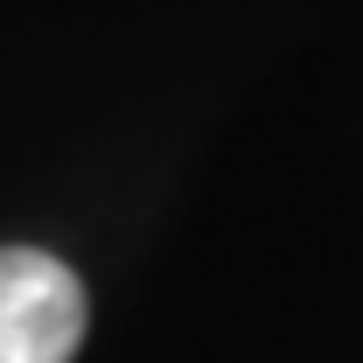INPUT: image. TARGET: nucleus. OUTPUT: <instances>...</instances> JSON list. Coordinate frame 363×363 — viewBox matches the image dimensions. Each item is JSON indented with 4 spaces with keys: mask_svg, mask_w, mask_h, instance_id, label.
<instances>
[{
    "mask_svg": "<svg viewBox=\"0 0 363 363\" xmlns=\"http://www.w3.org/2000/svg\"><path fill=\"white\" fill-rule=\"evenodd\" d=\"M84 321V279L63 259L0 245V363H70Z\"/></svg>",
    "mask_w": 363,
    "mask_h": 363,
    "instance_id": "1",
    "label": "nucleus"
}]
</instances>
